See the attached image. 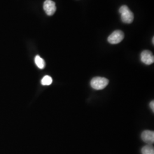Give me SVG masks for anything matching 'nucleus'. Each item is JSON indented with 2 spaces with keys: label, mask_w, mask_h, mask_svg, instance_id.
<instances>
[{
  "label": "nucleus",
  "mask_w": 154,
  "mask_h": 154,
  "mask_svg": "<svg viewBox=\"0 0 154 154\" xmlns=\"http://www.w3.org/2000/svg\"><path fill=\"white\" fill-rule=\"evenodd\" d=\"M53 82V79H52V78L51 77H50L49 75H46L45 76L42 81H41V83L42 85H45V86H48L51 85Z\"/></svg>",
  "instance_id": "nucleus-9"
},
{
  "label": "nucleus",
  "mask_w": 154,
  "mask_h": 154,
  "mask_svg": "<svg viewBox=\"0 0 154 154\" xmlns=\"http://www.w3.org/2000/svg\"><path fill=\"white\" fill-rule=\"evenodd\" d=\"M141 137L143 141L149 145H152L154 143V132L153 131H144L142 134Z\"/></svg>",
  "instance_id": "nucleus-6"
},
{
  "label": "nucleus",
  "mask_w": 154,
  "mask_h": 154,
  "mask_svg": "<svg viewBox=\"0 0 154 154\" xmlns=\"http://www.w3.org/2000/svg\"><path fill=\"white\" fill-rule=\"evenodd\" d=\"M44 9L47 15H53L57 10L55 2L52 0H46L44 4Z\"/></svg>",
  "instance_id": "nucleus-5"
},
{
  "label": "nucleus",
  "mask_w": 154,
  "mask_h": 154,
  "mask_svg": "<svg viewBox=\"0 0 154 154\" xmlns=\"http://www.w3.org/2000/svg\"><path fill=\"white\" fill-rule=\"evenodd\" d=\"M149 106H150V108L151 109V110H152V111H154V100H152L150 103H149Z\"/></svg>",
  "instance_id": "nucleus-10"
},
{
  "label": "nucleus",
  "mask_w": 154,
  "mask_h": 154,
  "mask_svg": "<svg viewBox=\"0 0 154 154\" xmlns=\"http://www.w3.org/2000/svg\"><path fill=\"white\" fill-rule=\"evenodd\" d=\"M35 63L36 65L40 69H43L45 67V62L44 59H42L41 57H40L39 55H37L35 57Z\"/></svg>",
  "instance_id": "nucleus-7"
},
{
  "label": "nucleus",
  "mask_w": 154,
  "mask_h": 154,
  "mask_svg": "<svg viewBox=\"0 0 154 154\" xmlns=\"http://www.w3.org/2000/svg\"><path fill=\"white\" fill-rule=\"evenodd\" d=\"M152 43H153V44H154V38L153 37V38H152Z\"/></svg>",
  "instance_id": "nucleus-11"
},
{
  "label": "nucleus",
  "mask_w": 154,
  "mask_h": 154,
  "mask_svg": "<svg viewBox=\"0 0 154 154\" xmlns=\"http://www.w3.org/2000/svg\"><path fill=\"white\" fill-rule=\"evenodd\" d=\"M109 80L103 77H95L91 81V86L95 90H102L109 84Z\"/></svg>",
  "instance_id": "nucleus-2"
},
{
  "label": "nucleus",
  "mask_w": 154,
  "mask_h": 154,
  "mask_svg": "<svg viewBox=\"0 0 154 154\" xmlns=\"http://www.w3.org/2000/svg\"><path fill=\"white\" fill-rule=\"evenodd\" d=\"M141 61L146 65H149L153 63L154 57L151 51L149 50H144L140 54Z\"/></svg>",
  "instance_id": "nucleus-4"
},
{
  "label": "nucleus",
  "mask_w": 154,
  "mask_h": 154,
  "mask_svg": "<svg viewBox=\"0 0 154 154\" xmlns=\"http://www.w3.org/2000/svg\"><path fill=\"white\" fill-rule=\"evenodd\" d=\"M125 37V34L121 30L114 31L107 38L108 42L111 44H117L121 42Z\"/></svg>",
  "instance_id": "nucleus-3"
},
{
  "label": "nucleus",
  "mask_w": 154,
  "mask_h": 154,
  "mask_svg": "<svg viewBox=\"0 0 154 154\" xmlns=\"http://www.w3.org/2000/svg\"><path fill=\"white\" fill-rule=\"evenodd\" d=\"M142 154H154V148L151 145H147L142 149Z\"/></svg>",
  "instance_id": "nucleus-8"
},
{
  "label": "nucleus",
  "mask_w": 154,
  "mask_h": 154,
  "mask_svg": "<svg viewBox=\"0 0 154 154\" xmlns=\"http://www.w3.org/2000/svg\"><path fill=\"white\" fill-rule=\"evenodd\" d=\"M119 12L121 14L122 22L126 23H131L132 22L134 16L127 6H122L119 10Z\"/></svg>",
  "instance_id": "nucleus-1"
}]
</instances>
